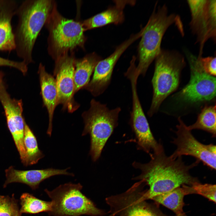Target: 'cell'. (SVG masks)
Returning <instances> with one entry per match:
<instances>
[{"label": "cell", "instance_id": "6da1fadb", "mask_svg": "<svg viewBox=\"0 0 216 216\" xmlns=\"http://www.w3.org/2000/svg\"><path fill=\"white\" fill-rule=\"evenodd\" d=\"M151 160L142 164L135 161L132 164L135 168L140 170L141 174L134 179L142 181L149 187L145 190L147 200L170 191L183 185H191L198 181L192 176L190 170L197 166L200 161L187 165L182 157L173 159L166 154L162 145L158 150L150 155Z\"/></svg>", "mask_w": 216, "mask_h": 216}, {"label": "cell", "instance_id": "7a4b0ae2", "mask_svg": "<svg viewBox=\"0 0 216 216\" xmlns=\"http://www.w3.org/2000/svg\"><path fill=\"white\" fill-rule=\"evenodd\" d=\"M54 1L26 0L18 6V23L14 32L17 55L27 65L33 62L32 53L38 36L52 8Z\"/></svg>", "mask_w": 216, "mask_h": 216}, {"label": "cell", "instance_id": "3957f363", "mask_svg": "<svg viewBox=\"0 0 216 216\" xmlns=\"http://www.w3.org/2000/svg\"><path fill=\"white\" fill-rule=\"evenodd\" d=\"M153 11L145 26L138 47V64L136 70L144 76L151 64L160 53L163 38L168 28L175 24L181 34H184L183 26L180 16L169 14L165 4L157 7Z\"/></svg>", "mask_w": 216, "mask_h": 216}, {"label": "cell", "instance_id": "277c9868", "mask_svg": "<svg viewBox=\"0 0 216 216\" xmlns=\"http://www.w3.org/2000/svg\"><path fill=\"white\" fill-rule=\"evenodd\" d=\"M44 25L49 34L48 53L54 61L77 48L84 49L86 38L81 22L63 16L55 2Z\"/></svg>", "mask_w": 216, "mask_h": 216}, {"label": "cell", "instance_id": "5b68a950", "mask_svg": "<svg viewBox=\"0 0 216 216\" xmlns=\"http://www.w3.org/2000/svg\"><path fill=\"white\" fill-rule=\"evenodd\" d=\"M155 60L152 80L153 97L148 112L150 117L157 112L164 100L176 89L181 71L186 65L184 56L174 50L162 49Z\"/></svg>", "mask_w": 216, "mask_h": 216}, {"label": "cell", "instance_id": "8992f818", "mask_svg": "<svg viewBox=\"0 0 216 216\" xmlns=\"http://www.w3.org/2000/svg\"><path fill=\"white\" fill-rule=\"evenodd\" d=\"M90 104L89 109L82 115L84 123L82 135L89 134V154L95 162L99 158L108 140L118 125L121 109L117 107L110 110L106 104L94 99L91 100Z\"/></svg>", "mask_w": 216, "mask_h": 216}, {"label": "cell", "instance_id": "52a82bcc", "mask_svg": "<svg viewBox=\"0 0 216 216\" xmlns=\"http://www.w3.org/2000/svg\"><path fill=\"white\" fill-rule=\"evenodd\" d=\"M82 188L80 183L69 182L60 185L51 191L45 189L44 190L51 199L52 204L49 214L53 216L103 215L104 212L82 193Z\"/></svg>", "mask_w": 216, "mask_h": 216}, {"label": "cell", "instance_id": "ba28073f", "mask_svg": "<svg viewBox=\"0 0 216 216\" xmlns=\"http://www.w3.org/2000/svg\"><path fill=\"white\" fill-rule=\"evenodd\" d=\"M184 51L190 76L188 84L176 94L177 101L187 106L200 105L213 101L216 96L215 76L205 71L197 56L187 49Z\"/></svg>", "mask_w": 216, "mask_h": 216}, {"label": "cell", "instance_id": "9c48e42d", "mask_svg": "<svg viewBox=\"0 0 216 216\" xmlns=\"http://www.w3.org/2000/svg\"><path fill=\"white\" fill-rule=\"evenodd\" d=\"M142 181L133 185L125 192L106 198L110 212L118 216H171L163 214L156 206L146 202Z\"/></svg>", "mask_w": 216, "mask_h": 216}, {"label": "cell", "instance_id": "30bf717a", "mask_svg": "<svg viewBox=\"0 0 216 216\" xmlns=\"http://www.w3.org/2000/svg\"><path fill=\"white\" fill-rule=\"evenodd\" d=\"M191 15L190 29L199 46L197 56H202L205 44L216 40V0H188Z\"/></svg>", "mask_w": 216, "mask_h": 216}, {"label": "cell", "instance_id": "8fae6325", "mask_svg": "<svg viewBox=\"0 0 216 216\" xmlns=\"http://www.w3.org/2000/svg\"><path fill=\"white\" fill-rule=\"evenodd\" d=\"M176 131V137L172 142L176 146L174 152L170 156L176 159L182 155L193 156L202 161L212 169H216V146L212 144H203L193 136L191 130L188 128L180 118Z\"/></svg>", "mask_w": 216, "mask_h": 216}, {"label": "cell", "instance_id": "7c38bea8", "mask_svg": "<svg viewBox=\"0 0 216 216\" xmlns=\"http://www.w3.org/2000/svg\"><path fill=\"white\" fill-rule=\"evenodd\" d=\"M74 52L67 54L55 60L53 74L57 92V105L62 106L63 110L73 113L80 107L74 96Z\"/></svg>", "mask_w": 216, "mask_h": 216}, {"label": "cell", "instance_id": "4fadbf2b", "mask_svg": "<svg viewBox=\"0 0 216 216\" xmlns=\"http://www.w3.org/2000/svg\"><path fill=\"white\" fill-rule=\"evenodd\" d=\"M130 81L132 97L130 124L135 135L138 148L150 155L151 152L157 151L162 144L160 142H157L151 130L138 95L137 80L132 78Z\"/></svg>", "mask_w": 216, "mask_h": 216}, {"label": "cell", "instance_id": "5bb4252c", "mask_svg": "<svg viewBox=\"0 0 216 216\" xmlns=\"http://www.w3.org/2000/svg\"><path fill=\"white\" fill-rule=\"evenodd\" d=\"M141 35L140 32L132 35L117 46L111 55L99 61L95 68L91 79L83 89L95 97L104 93L110 84L114 69L118 60L126 50Z\"/></svg>", "mask_w": 216, "mask_h": 216}, {"label": "cell", "instance_id": "9a60e30c", "mask_svg": "<svg viewBox=\"0 0 216 216\" xmlns=\"http://www.w3.org/2000/svg\"><path fill=\"white\" fill-rule=\"evenodd\" d=\"M0 101L4 110L8 128L25 166L26 152L23 139L26 121L22 114V101L12 98L3 82L0 85Z\"/></svg>", "mask_w": 216, "mask_h": 216}, {"label": "cell", "instance_id": "2e32d148", "mask_svg": "<svg viewBox=\"0 0 216 216\" xmlns=\"http://www.w3.org/2000/svg\"><path fill=\"white\" fill-rule=\"evenodd\" d=\"M69 169L61 170L49 168L23 170L15 169L13 166H10L5 170L6 179L3 187L5 188L12 183L18 182L25 184L32 190H35L41 182L51 177L59 175L74 176L73 173L67 171Z\"/></svg>", "mask_w": 216, "mask_h": 216}, {"label": "cell", "instance_id": "e0dca14e", "mask_svg": "<svg viewBox=\"0 0 216 216\" xmlns=\"http://www.w3.org/2000/svg\"><path fill=\"white\" fill-rule=\"evenodd\" d=\"M18 5L13 0H0V51L15 50L14 31L11 25Z\"/></svg>", "mask_w": 216, "mask_h": 216}, {"label": "cell", "instance_id": "ac0fdd59", "mask_svg": "<svg viewBox=\"0 0 216 216\" xmlns=\"http://www.w3.org/2000/svg\"><path fill=\"white\" fill-rule=\"evenodd\" d=\"M114 1L113 6L81 22L84 31L109 24L122 23L124 19V9L125 6L128 4L134 5L135 3L134 1Z\"/></svg>", "mask_w": 216, "mask_h": 216}, {"label": "cell", "instance_id": "d6986e66", "mask_svg": "<svg viewBox=\"0 0 216 216\" xmlns=\"http://www.w3.org/2000/svg\"><path fill=\"white\" fill-rule=\"evenodd\" d=\"M38 73L44 105L46 108L48 114L49 125L46 133L50 136L52 130L54 111L57 106L56 81L54 77L46 71L44 66L41 63L39 65Z\"/></svg>", "mask_w": 216, "mask_h": 216}, {"label": "cell", "instance_id": "ffe728a7", "mask_svg": "<svg viewBox=\"0 0 216 216\" xmlns=\"http://www.w3.org/2000/svg\"><path fill=\"white\" fill-rule=\"evenodd\" d=\"M102 58L93 52L88 54L82 58L75 59L74 62V93L86 86L90 80L95 68Z\"/></svg>", "mask_w": 216, "mask_h": 216}, {"label": "cell", "instance_id": "44dd1931", "mask_svg": "<svg viewBox=\"0 0 216 216\" xmlns=\"http://www.w3.org/2000/svg\"><path fill=\"white\" fill-rule=\"evenodd\" d=\"M185 195V191L182 186V187H178L157 195L152 200L171 210L176 214V216H178L184 213L183 210L184 205L183 199Z\"/></svg>", "mask_w": 216, "mask_h": 216}, {"label": "cell", "instance_id": "7402d4cb", "mask_svg": "<svg viewBox=\"0 0 216 216\" xmlns=\"http://www.w3.org/2000/svg\"><path fill=\"white\" fill-rule=\"evenodd\" d=\"M216 105L206 106L199 114L196 121L192 125L188 126L191 130L194 129L202 130L208 132L215 137L216 134Z\"/></svg>", "mask_w": 216, "mask_h": 216}, {"label": "cell", "instance_id": "603a6c76", "mask_svg": "<svg viewBox=\"0 0 216 216\" xmlns=\"http://www.w3.org/2000/svg\"><path fill=\"white\" fill-rule=\"evenodd\" d=\"M23 141L26 152L25 166L37 164L40 160L44 157V155L39 148L36 136L26 122L25 124Z\"/></svg>", "mask_w": 216, "mask_h": 216}, {"label": "cell", "instance_id": "cb8c5ba5", "mask_svg": "<svg viewBox=\"0 0 216 216\" xmlns=\"http://www.w3.org/2000/svg\"><path fill=\"white\" fill-rule=\"evenodd\" d=\"M20 214L25 213L36 214L42 212H50L52 209L51 201H46L38 199L32 194L25 193L20 197Z\"/></svg>", "mask_w": 216, "mask_h": 216}, {"label": "cell", "instance_id": "d4e9b609", "mask_svg": "<svg viewBox=\"0 0 216 216\" xmlns=\"http://www.w3.org/2000/svg\"><path fill=\"white\" fill-rule=\"evenodd\" d=\"M186 195L197 194L207 198L209 200L216 202V185L210 184H202L199 181L193 183L191 185H183Z\"/></svg>", "mask_w": 216, "mask_h": 216}, {"label": "cell", "instance_id": "484cf974", "mask_svg": "<svg viewBox=\"0 0 216 216\" xmlns=\"http://www.w3.org/2000/svg\"><path fill=\"white\" fill-rule=\"evenodd\" d=\"M19 211L14 195L10 197L0 195V216H15Z\"/></svg>", "mask_w": 216, "mask_h": 216}, {"label": "cell", "instance_id": "4316f807", "mask_svg": "<svg viewBox=\"0 0 216 216\" xmlns=\"http://www.w3.org/2000/svg\"><path fill=\"white\" fill-rule=\"evenodd\" d=\"M197 57L205 71L209 75L215 76L216 74V56Z\"/></svg>", "mask_w": 216, "mask_h": 216}, {"label": "cell", "instance_id": "83f0119b", "mask_svg": "<svg viewBox=\"0 0 216 216\" xmlns=\"http://www.w3.org/2000/svg\"><path fill=\"white\" fill-rule=\"evenodd\" d=\"M6 66L15 68L25 75L28 70L27 65L24 62H17L5 58L0 56V66Z\"/></svg>", "mask_w": 216, "mask_h": 216}, {"label": "cell", "instance_id": "f1b7e54d", "mask_svg": "<svg viewBox=\"0 0 216 216\" xmlns=\"http://www.w3.org/2000/svg\"><path fill=\"white\" fill-rule=\"evenodd\" d=\"M4 76V74L0 70V85L3 82V78Z\"/></svg>", "mask_w": 216, "mask_h": 216}, {"label": "cell", "instance_id": "f546056e", "mask_svg": "<svg viewBox=\"0 0 216 216\" xmlns=\"http://www.w3.org/2000/svg\"><path fill=\"white\" fill-rule=\"evenodd\" d=\"M21 214L20 213L19 211L16 214L15 216H21Z\"/></svg>", "mask_w": 216, "mask_h": 216}, {"label": "cell", "instance_id": "4dcf8cb0", "mask_svg": "<svg viewBox=\"0 0 216 216\" xmlns=\"http://www.w3.org/2000/svg\"><path fill=\"white\" fill-rule=\"evenodd\" d=\"M178 216H187L184 213L181 215H179Z\"/></svg>", "mask_w": 216, "mask_h": 216}]
</instances>
